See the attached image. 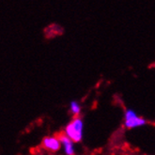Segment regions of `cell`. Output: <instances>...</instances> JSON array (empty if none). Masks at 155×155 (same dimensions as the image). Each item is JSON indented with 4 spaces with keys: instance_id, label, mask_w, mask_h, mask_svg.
<instances>
[{
    "instance_id": "cell-1",
    "label": "cell",
    "mask_w": 155,
    "mask_h": 155,
    "mask_svg": "<svg viewBox=\"0 0 155 155\" xmlns=\"http://www.w3.org/2000/svg\"><path fill=\"white\" fill-rule=\"evenodd\" d=\"M65 134L74 142H79L83 135V120L80 117H75L66 127Z\"/></svg>"
},
{
    "instance_id": "cell-2",
    "label": "cell",
    "mask_w": 155,
    "mask_h": 155,
    "mask_svg": "<svg viewBox=\"0 0 155 155\" xmlns=\"http://www.w3.org/2000/svg\"><path fill=\"white\" fill-rule=\"evenodd\" d=\"M124 125L127 128H135V127L143 126L147 123L143 117H140L132 109H127L124 113Z\"/></svg>"
},
{
    "instance_id": "cell-3",
    "label": "cell",
    "mask_w": 155,
    "mask_h": 155,
    "mask_svg": "<svg viewBox=\"0 0 155 155\" xmlns=\"http://www.w3.org/2000/svg\"><path fill=\"white\" fill-rule=\"evenodd\" d=\"M58 139L60 142L63 144L65 148V152L67 155H74V145H72V140L69 137V136L65 134H59L58 135Z\"/></svg>"
},
{
    "instance_id": "cell-5",
    "label": "cell",
    "mask_w": 155,
    "mask_h": 155,
    "mask_svg": "<svg viewBox=\"0 0 155 155\" xmlns=\"http://www.w3.org/2000/svg\"><path fill=\"white\" fill-rule=\"evenodd\" d=\"M70 108H71V111L74 115H79L81 112V106L80 104L76 102V101H71L70 104Z\"/></svg>"
},
{
    "instance_id": "cell-4",
    "label": "cell",
    "mask_w": 155,
    "mask_h": 155,
    "mask_svg": "<svg viewBox=\"0 0 155 155\" xmlns=\"http://www.w3.org/2000/svg\"><path fill=\"white\" fill-rule=\"evenodd\" d=\"M43 146L47 150L56 151L60 149V140L56 137H45L42 141Z\"/></svg>"
}]
</instances>
